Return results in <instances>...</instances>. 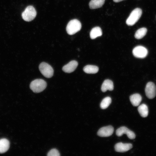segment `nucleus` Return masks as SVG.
Masks as SVG:
<instances>
[{
	"mask_svg": "<svg viewBox=\"0 0 156 156\" xmlns=\"http://www.w3.org/2000/svg\"><path fill=\"white\" fill-rule=\"evenodd\" d=\"M47 86V83L44 80L42 79H37L31 83L30 88L34 92L39 93L44 90Z\"/></svg>",
	"mask_w": 156,
	"mask_h": 156,
	"instance_id": "obj_1",
	"label": "nucleus"
},
{
	"mask_svg": "<svg viewBox=\"0 0 156 156\" xmlns=\"http://www.w3.org/2000/svg\"><path fill=\"white\" fill-rule=\"evenodd\" d=\"M81 27V24L79 20L73 19L68 23L66 27V31L69 35H72L80 31Z\"/></svg>",
	"mask_w": 156,
	"mask_h": 156,
	"instance_id": "obj_2",
	"label": "nucleus"
},
{
	"mask_svg": "<svg viewBox=\"0 0 156 156\" xmlns=\"http://www.w3.org/2000/svg\"><path fill=\"white\" fill-rule=\"evenodd\" d=\"M141 9L137 8L131 12L126 21V23L129 26H132L134 25L139 20L142 14Z\"/></svg>",
	"mask_w": 156,
	"mask_h": 156,
	"instance_id": "obj_3",
	"label": "nucleus"
},
{
	"mask_svg": "<svg viewBox=\"0 0 156 156\" xmlns=\"http://www.w3.org/2000/svg\"><path fill=\"white\" fill-rule=\"evenodd\" d=\"M36 12L34 7L31 5L27 6L22 14L23 19L26 21L33 20L36 17Z\"/></svg>",
	"mask_w": 156,
	"mask_h": 156,
	"instance_id": "obj_4",
	"label": "nucleus"
},
{
	"mask_svg": "<svg viewBox=\"0 0 156 156\" xmlns=\"http://www.w3.org/2000/svg\"><path fill=\"white\" fill-rule=\"evenodd\" d=\"M39 68L41 74L45 77L50 78L52 77L54 71L52 67L49 64L42 62L39 65Z\"/></svg>",
	"mask_w": 156,
	"mask_h": 156,
	"instance_id": "obj_5",
	"label": "nucleus"
},
{
	"mask_svg": "<svg viewBox=\"0 0 156 156\" xmlns=\"http://www.w3.org/2000/svg\"><path fill=\"white\" fill-rule=\"evenodd\" d=\"M132 53L135 57L138 58H143L147 55L148 51L144 47L142 46H138L133 49Z\"/></svg>",
	"mask_w": 156,
	"mask_h": 156,
	"instance_id": "obj_6",
	"label": "nucleus"
},
{
	"mask_svg": "<svg viewBox=\"0 0 156 156\" xmlns=\"http://www.w3.org/2000/svg\"><path fill=\"white\" fill-rule=\"evenodd\" d=\"M145 92L147 97L149 99H153L156 95V87L155 84L152 82H148L145 88Z\"/></svg>",
	"mask_w": 156,
	"mask_h": 156,
	"instance_id": "obj_7",
	"label": "nucleus"
},
{
	"mask_svg": "<svg viewBox=\"0 0 156 156\" xmlns=\"http://www.w3.org/2000/svg\"><path fill=\"white\" fill-rule=\"evenodd\" d=\"M116 134L119 137L121 136L124 134H126L130 139H134L135 137V135L133 131L124 126L120 127L117 129Z\"/></svg>",
	"mask_w": 156,
	"mask_h": 156,
	"instance_id": "obj_8",
	"label": "nucleus"
},
{
	"mask_svg": "<svg viewBox=\"0 0 156 156\" xmlns=\"http://www.w3.org/2000/svg\"><path fill=\"white\" fill-rule=\"evenodd\" d=\"M114 131L113 127L111 125L103 127L97 132L98 136L101 137H107L112 135Z\"/></svg>",
	"mask_w": 156,
	"mask_h": 156,
	"instance_id": "obj_9",
	"label": "nucleus"
},
{
	"mask_svg": "<svg viewBox=\"0 0 156 156\" xmlns=\"http://www.w3.org/2000/svg\"><path fill=\"white\" fill-rule=\"evenodd\" d=\"M132 147V145L131 144L119 142L115 145L114 148L117 152L123 153L129 150Z\"/></svg>",
	"mask_w": 156,
	"mask_h": 156,
	"instance_id": "obj_10",
	"label": "nucleus"
},
{
	"mask_svg": "<svg viewBox=\"0 0 156 156\" xmlns=\"http://www.w3.org/2000/svg\"><path fill=\"white\" fill-rule=\"evenodd\" d=\"M78 65V63L77 61L72 60L64 66L62 69L65 73H71L75 70Z\"/></svg>",
	"mask_w": 156,
	"mask_h": 156,
	"instance_id": "obj_11",
	"label": "nucleus"
},
{
	"mask_svg": "<svg viewBox=\"0 0 156 156\" xmlns=\"http://www.w3.org/2000/svg\"><path fill=\"white\" fill-rule=\"evenodd\" d=\"M113 89V83L111 80L107 79L103 81L101 87V90L103 92H105L108 90L112 91Z\"/></svg>",
	"mask_w": 156,
	"mask_h": 156,
	"instance_id": "obj_12",
	"label": "nucleus"
},
{
	"mask_svg": "<svg viewBox=\"0 0 156 156\" xmlns=\"http://www.w3.org/2000/svg\"><path fill=\"white\" fill-rule=\"evenodd\" d=\"M10 147V142L5 138L0 139V153H3L6 152Z\"/></svg>",
	"mask_w": 156,
	"mask_h": 156,
	"instance_id": "obj_13",
	"label": "nucleus"
},
{
	"mask_svg": "<svg viewBox=\"0 0 156 156\" xmlns=\"http://www.w3.org/2000/svg\"><path fill=\"white\" fill-rule=\"evenodd\" d=\"M130 101L134 106H137L139 105L142 100L141 96L139 94L135 93L130 96Z\"/></svg>",
	"mask_w": 156,
	"mask_h": 156,
	"instance_id": "obj_14",
	"label": "nucleus"
},
{
	"mask_svg": "<svg viewBox=\"0 0 156 156\" xmlns=\"http://www.w3.org/2000/svg\"><path fill=\"white\" fill-rule=\"evenodd\" d=\"M105 0H91L89 3L90 8L94 9L101 7Z\"/></svg>",
	"mask_w": 156,
	"mask_h": 156,
	"instance_id": "obj_15",
	"label": "nucleus"
},
{
	"mask_svg": "<svg viewBox=\"0 0 156 156\" xmlns=\"http://www.w3.org/2000/svg\"><path fill=\"white\" fill-rule=\"evenodd\" d=\"M102 34V30L101 28L99 27H96L93 28L90 33V37L92 39L100 36Z\"/></svg>",
	"mask_w": 156,
	"mask_h": 156,
	"instance_id": "obj_16",
	"label": "nucleus"
},
{
	"mask_svg": "<svg viewBox=\"0 0 156 156\" xmlns=\"http://www.w3.org/2000/svg\"><path fill=\"white\" fill-rule=\"evenodd\" d=\"M98 66L93 65H88L84 66L83 68L84 71L88 74H95L99 71Z\"/></svg>",
	"mask_w": 156,
	"mask_h": 156,
	"instance_id": "obj_17",
	"label": "nucleus"
},
{
	"mask_svg": "<svg viewBox=\"0 0 156 156\" xmlns=\"http://www.w3.org/2000/svg\"><path fill=\"white\" fill-rule=\"evenodd\" d=\"M138 111L140 116L143 117H146L148 115V107L146 105L144 104H142L139 106Z\"/></svg>",
	"mask_w": 156,
	"mask_h": 156,
	"instance_id": "obj_18",
	"label": "nucleus"
},
{
	"mask_svg": "<svg viewBox=\"0 0 156 156\" xmlns=\"http://www.w3.org/2000/svg\"><path fill=\"white\" fill-rule=\"evenodd\" d=\"M147 31V29L146 28H140L136 31L135 34V37L138 39H141L146 35Z\"/></svg>",
	"mask_w": 156,
	"mask_h": 156,
	"instance_id": "obj_19",
	"label": "nucleus"
},
{
	"mask_svg": "<svg viewBox=\"0 0 156 156\" xmlns=\"http://www.w3.org/2000/svg\"><path fill=\"white\" fill-rule=\"evenodd\" d=\"M112 102L111 98L109 96L104 98L100 103V107L102 109L107 108L111 104Z\"/></svg>",
	"mask_w": 156,
	"mask_h": 156,
	"instance_id": "obj_20",
	"label": "nucleus"
},
{
	"mask_svg": "<svg viewBox=\"0 0 156 156\" xmlns=\"http://www.w3.org/2000/svg\"><path fill=\"white\" fill-rule=\"evenodd\" d=\"M48 156H59L60 155L58 151L55 148H53L50 150L47 154Z\"/></svg>",
	"mask_w": 156,
	"mask_h": 156,
	"instance_id": "obj_21",
	"label": "nucleus"
},
{
	"mask_svg": "<svg viewBox=\"0 0 156 156\" xmlns=\"http://www.w3.org/2000/svg\"><path fill=\"white\" fill-rule=\"evenodd\" d=\"M113 0L114 2H118L124 0Z\"/></svg>",
	"mask_w": 156,
	"mask_h": 156,
	"instance_id": "obj_22",
	"label": "nucleus"
}]
</instances>
